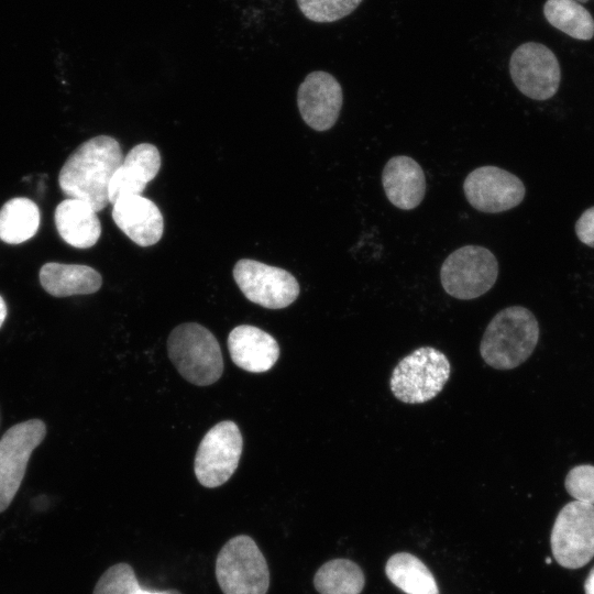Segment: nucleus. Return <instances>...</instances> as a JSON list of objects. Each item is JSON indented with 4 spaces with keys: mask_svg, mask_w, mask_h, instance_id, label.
Masks as SVG:
<instances>
[{
    "mask_svg": "<svg viewBox=\"0 0 594 594\" xmlns=\"http://www.w3.org/2000/svg\"><path fill=\"white\" fill-rule=\"evenodd\" d=\"M564 486L575 501L594 505V466L582 464L569 471Z\"/></svg>",
    "mask_w": 594,
    "mask_h": 594,
    "instance_id": "a878e982",
    "label": "nucleus"
},
{
    "mask_svg": "<svg viewBox=\"0 0 594 594\" xmlns=\"http://www.w3.org/2000/svg\"><path fill=\"white\" fill-rule=\"evenodd\" d=\"M112 219L118 228L140 246L157 243L164 231L158 207L141 195L118 199L112 207Z\"/></svg>",
    "mask_w": 594,
    "mask_h": 594,
    "instance_id": "4468645a",
    "label": "nucleus"
},
{
    "mask_svg": "<svg viewBox=\"0 0 594 594\" xmlns=\"http://www.w3.org/2000/svg\"><path fill=\"white\" fill-rule=\"evenodd\" d=\"M136 594H165L164 591H147V590H140Z\"/></svg>",
    "mask_w": 594,
    "mask_h": 594,
    "instance_id": "c756f323",
    "label": "nucleus"
},
{
    "mask_svg": "<svg viewBox=\"0 0 594 594\" xmlns=\"http://www.w3.org/2000/svg\"><path fill=\"white\" fill-rule=\"evenodd\" d=\"M122 161L116 139L95 136L68 156L59 172V187L68 198L82 200L98 212L109 204V183Z\"/></svg>",
    "mask_w": 594,
    "mask_h": 594,
    "instance_id": "f257e3e1",
    "label": "nucleus"
},
{
    "mask_svg": "<svg viewBox=\"0 0 594 594\" xmlns=\"http://www.w3.org/2000/svg\"><path fill=\"white\" fill-rule=\"evenodd\" d=\"M578 2H586L587 0H575Z\"/></svg>",
    "mask_w": 594,
    "mask_h": 594,
    "instance_id": "2f4dec72",
    "label": "nucleus"
},
{
    "mask_svg": "<svg viewBox=\"0 0 594 594\" xmlns=\"http://www.w3.org/2000/svg\"><path fill=\"white\" fill-rule=\"evenodd\" d=\"M579 240L594 248V207L586 209L575 223Z\"/></svg>",
    "mask_w": 594,
    "mask_h": 594,
    "instance_id": "bb28decb",
    "label": "nucleus"
},
{
    "mask_svg": "<svg viewBox=\"0 0 594 594\" xmlns=\"http://www.w3.org/2000/svg\"><path fill=\"white\" fill-rule=\"evenodd\" d=\"M231 359L239 367L251 373H263L273 367L279 356L276 340L260 328L241 324L228 337Z\"/></svg>",
    "mask_w": 594,
    "mask_h": 594,
    "instance_id": "dca6fc26",
    "label": "nucleus"
},
{
    "mask_svg": "<svg viewBox=\"0 0 594 594\" xmlns=\"http://www.w3.org/2000/svg\"><path fill=\"white\" fill-rule=\"evenodd\" d=\"M40 282L52 296L67 297L97 292L102 278L96 270L86 265L51 262L41 267Z\"/></svg>",
    "mask_w": 594,
    "mask_h": 594,
    "instance_id": "6ab92c4d",
    "label": "nucleus"
},
{
    "mask_svg": "<svg viewBox=\"0 0 594 594\" xmlns=\"http://www.w3.org/2000/svg\"><path fill=\"white\" fill-rule=\"evenodd\" d=\"M498 276L495 255L480 245H465L453 251L442 263L440 280L446 293L470 300L487 293Z\"/></svg>",
    "mask_w": 594,
    "mask_h": 594,
    "instance_id": "423d86ee",
    "label": "nucleus"
},
{
    "mask_svg": "<svg viewBox=\"0 0 594 594\" xmlns=\"http://www.w3.org/2000/svg\"><path fill=\"white\" fill-rule=\"evenodd\" d=\"M160 168L161 155L155 145L141 143L132 147L109 183V202L113 205L122 197L141 195Z\"/></svg>",
    "mask_w": 594,
    "mask_h": 594,
    "instance_id": "2eb2a0df",
    "label": "nucleus"
},
{
    "mask_svg": "<svg viewBox=\"0 0 594 594\" xmlns=\"http://www.w3.org/2000/svg\"><path fill=\"white\" fill-rule=\"evenodd\" d=\"M301 13L310 21L329 23L352 13L363 0H296Z\"/></svg>",
    "mask_w": 594,
    "mask_h": 594,
    "instance_id": "b1692460",
    "label": "nucleus"
},
{
    "mask_svg": "<svg viewBox=\"0 0 594 594\" xmlns=\"http://www.w3.org/2000/svg\"><path fill=\"white\" fill-rule=\"evenodd\" d=\"M38 226V208L29 198H12L0 209V239L6 243L19 244L30 240Z\"/></svg>",
    "mask_w": 594,
    "mask_h": 594,
    "instance_id": "412c9836",
    "label": "nucleus"
},
{
    "mask_svg": "<svg viewBox=\"0 0 594 594\" xmlns=\"http://www.w3.org/2000/svg\"><path fill=\"white\" fill-rule=\"evenodd\" d=\"M167 351L180 375L194 385H211L222 375L223 360L218 340L199 323L177 326L167 339Z\"/></svg>",
    "mask_w": 594,
    "mask_h": 594,
    "instance_id": "7ed1b4c3",
    "label": "nucleus"
},
{
    "mask_svg": "<svg viewBox=\"0 0 594 594\" xmlns=\"http://www.w3.org/2000/svg\"><path fill=\"white\" fill-rule=\"evenodd\" d=\"M450 373L451 364L443 352L433 346H420L394 367L389 387L402 403L422 404L443 389Z\"/></svg>",
    "mask_w": 594,
    "mask_h": 594,
    "instance_id": "20e7f679",
    "label": "nucleus"
},
{
    "mask_svg": "<svg viewBox=\"0 0 594 594\" xmlns=\"http://www.w3.org/2000/svg\"><path fill=\"white\" fill-rule=\"evenodd\" d=\"M233 277L250 301L268 309L285 308L299 295V284L289 272L254 260L238 261Z\"/></svg>",
    "mask_w": 594,
    "mask_h": 594,
    "instance_id": "1a4fd4ad",
    "label": "nucleus"
},
{
    "mask_svg": "<svg viewBox=\"0 0 594 594\" xmlns=\"http://www.w3.org/2000/svg\"><path fill=\"white\" fill-rule=\"evenodd\" d=\"M343 102L339 81L329 73L316 70L306 76L297 92L299 112L311 129L327 131L337 122Z\"/></svg>",
    "mask_w": 594,
    "mask_h": 594,
    "instance_id": "ddd939ff",
    "label": "nucleus"
},
{
    "mask_svg": "<svg viewBox=\"0 0 594 594\" xmlns=\"http://www.w3.org/2000/svg\"><path fill=\"white\" fill-rule=\"evenodd\" d=\"M7 312H8L7 305H6L4 300H3V298L0 296V328H1L3 321H4L6 317H7Z\"/></svg>",
    "mask_w": 594,
    "mask_h": 594,
    "instance_id": "c85d7f7f",
    "label": "nucleus"
},
{
    "mask_svg": "<svg viewBox=\"0 0 594 594\" xmlns=\"http://www.w3.org/2000/svg\"><path fill=\"white\" fill-rule=\"evenodd\" d=\"M550 541L554 560L563 568L587 564L594 557V505L574 501L563 506Z\"/></svg>",
    "mask_w": 594,
    "mask_h": 594,
    "instance_id": "0eeeda50",
    "label": "nucleus"
},
{
    "mask_svg": "<svg viewBox=\"0 0 594 594\" xmlns=\"http://www.w3.org/2000/svg\"><path fill=\"white\" fill-rule=\"evenodd\" d=\"M216 578L223 594H266L270 587L266 559L246 535L231 538L220 549Z\"/></svg>",
    "mask_w": 594,
    "mask_h": 594,
    "instance_id": "39448f33",
    "label": "nucleus"
},
{
    "mask_svg": "<svg viewBox=\"0 0 594 594\" xmlns=\"http://www.w3.org/2000/svg\"><path fill=\"white\" fill-rule=\"evenodd\" d=\"M510 77L518 90L535 100H547L558 91L561 70L553 52L528 42L518 46L509 61Z\"/></svg>",
    "mask_w": 594,
    "mask_h": 594,
    "instance_id": "9b49d317",
    "label": "nucleus"
},
{
    "mask_svg": "<svg viewBox=\"0 0 594 594\" xmlns=\"http://www.w3.org/2000/svg\"><path fill=\"white\" fill-rule=\"evenodd\" d=\"M243 440L231 420L215 425L202 438L195 458L198 482L208 488L224 484L239 465Z\"/></svg>",
    "mask_w": 594,
    "mask_h": 594,
    "instance_id": "6e6552de",
    "label": "nucleus"
},
{
    "mask_svg": "<svg viewBox=\"0 0 594 594\" xmlns=\"http://www.w3.org/2000/svg\"><path fill=\"white\" fill-rule=\"evenodd\" d=\"M469 204L486 213L503 212L518 206L525 197V186L514 174L492 165L472 170L463 183Z\"/></svg>",
    "mask_w": 594,
    "mask_h": 594,
    "instance_id": "f8f14e48",
    "label": "nucleus"
},
{
    "mask_svg": "<svg viewBox=\"0 0 594 594\" xmlns=\"http://www.w3.org/2000/svg\"><path fill=\"white\" fill-rule=\"evenodd\" d=\"M584 592L585 594H594V566L584 582Z\"/></svg>",
    "mask_w": 594,
    "mask_h": 594,
    "instance_id": "cd10ccee",
    "label": "nucleus"
},
{
    "mask_svg": "<svg viewBox=\"0 0 594 594\" xmlns=\"http://www.w3.org/2000/svg\"><path fill=\"white\" fill-rule=\"evenodd\" d=\"M539 339L535 315L521 306L498 311L487 324L480 344L484 362L496 370H512L532 354Z\"/></svg>",
    "mask_w": 594,
    "mask_h": 594,
    "instance_id": "f03ea898",
    "label": "nucleus"
},
{
    "mask_svg": "<svg viewBox=\"0 0 594 594\" xmlns=\"http://www.w3.org/2000/svg\"><path fill=\"white\" fill-rule=\"evenodd\" d=\"M46 427L30 419L11 427L0 440V513L13 501L33 450L42 442Z\"/></svg>",
    "mask_w": 594,
    "mask_h": 594,
    "instance_id": "9d476101",
    "label": "nucleus"
},
{
    "mask_svg": "<svg viewBox=\"0 0 594 594\" xmlns=\"http://www.w3.org/2000/svg\"><path fill=\"white\" fill-rule=\"evenodd\" d=\"M164 593L165 594H182L178 590H175V588L164 590Z\"/></svg>",
    "mask_w": 594,
    "mask_h": 594,
    "instance_id": "7c9ffc66",
    "label": "nucleus"
},
{
    "mask_svg": "<svg viewBox=\"0 0 594 594\" xmlns=\"http://www.w3.org/2000/svg\"><path fill=\"white\" fill-rule=\"evenodd\" d=\"M550 562H551V560L548 558V559H547V563H550Z\"/></svg>",
    "mask_w": 594,
    "mask_h": 594,
    "instance_id": "473e14b6",
    "label": "nucleus"
},
{
    "mask_svg": "<svg viewBox=\"0 0 594 594\" xmlns=\"http://www.w3.org/2000/svg\"><path fill=\"white\" fill-rule=\"evenodd\" d=\"M54 220L62 239L74 248H91L100 238L101 224L97 211L82 200H63L55 209Z\"/></svg>",
    "mask_w": 594,
    "mask_h": 594,
    "instance_id": "a211bd4d",
    "label": "nucleus"
},
{
    "mask_svg": "<svg viewBox=\"0 0 594 594\" xmlns=\"http://www.w3.org/2000/svg\"><path fill=\"white\" fill-rule=\"evenodd\" d=\"M365 578L361 568L349 559H333L322 564L314 578L320 594H361Z\"/></svg>",
    "mask_w": 594,
    "mask_h": 594,
    "instance_id": "4be33fe9",
    "label": "nucleus"
},
{
    "mask_svg": "<svg viewBox=\"0 0 594 594\" xmlns=\"http://www.w3.org/2000/svg\"><path fill=\"white\" fill-rule=\"evenodd\" d=\"M382 184L391 204L403 210L416 208L425 197V173L414 158L406 155L394 156L385 164Z\"/></svg>",
    "mask_w": 594,
    "mask_h": 594,
    "instance_id": "f3484780",
    "label": "nucleus"
},
{
    "mask_svg": "<svg viewBox=\"0 0 594 594\" xmlns=\"http://www.w3.org/2000/svg\"><path fill=\"white\" fill-rule=\"evenodd\" d=\"M543 14L548 22L569 36L587 41L594 36V19L575 0H547Z\"/></svg>",
    "mask_w": 594,
    "mask_h": 594,
    "instance_id": "5701e85b",
    "label": "nucleus"
},
{
    "mask_svg": "<svg viewBox=\"0 0 594 594\" xmlns=\"http://www.w3.org/2000/svg\"><path fill=\"white\" fill-rule=\"evenodd\" d=\"M142 590L132 566L120 562L106 570L94 588V594H136Z\"/></svg>",
    "mask_w": 594,
    "mask_h": 594,
    "instance_id": "393cba45",
    "label": "nucleus"
},
{
    "mask_svg": "<svg viewBox=\"0 0 594 594\" xmlns=\"http://www.w3.org/2000/svg\"><path fill=\"white\" fill-rule=\"evenodd\" d=\"M385 572L388 580L406 594H439L431 571L411 553L393 554L386 562Z\"/></svg>",
    "mask_w": 594,
    "mask_h": 594,
    "instance_id": "aec40b11",
    "label": "nucleus"
}]
</instances>
